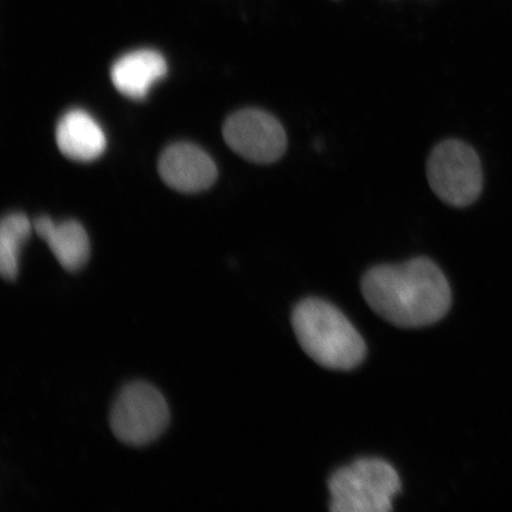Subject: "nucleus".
<instances>
[{
	"label": "nucleus",
	"mask_w": 512,
	"mask_h": 512,
	"mask_svg": "<svg viewBox=\"0 0 512 512\" xmlns=\"http://www.w3.org/2000/svg\"><path fill=\"white\" fill-rule=\"evenodd\" d=\"M361 290L377 316L402 329L438 323L452 305L445 274L427 258L370 268L363 275Z\"/></svg>",
	"instance_id": "1"
},
{
	"label": "nucleus",
	"mask_w": 512,
	"mask_h": 512,
	"mask_svg": "<svg viewBox=\"0 0 512 512\" xmlns=\"http://www.w3.org/2000/svg\"><path fill=\"white\" fill-rule=\"evenodd\" d=\"M292 326L300 347L324 368L351 370L364 361L367 345L336 306L307 298L294 307Z\"/></svg>",
	"instance_id": "2"
},
{
	"label": "nucleus",
	"mask_w": 512,
	"mask_h": 512,
	"mask_svg": "<svg viewBox=\"0 0 512 512\" xmlns=\"http://www.w3.org/2000/svg\"><path fill=\"white\" fill-rule=\"evenodd\" d=\"M401 480L394 467L379 458H363L339 469L329 479L330 510L388 512Z\"/></svg>",
	"instance_id": "3"
},
{
	"label": "nucleus",
	"mask_w": 512,
	"mask_h": 512,
	"mask_svg": "<svg viewBox=\"0 0 512 512\" xmlns=\"http://www.w3.org/2000/svg\"><path fill=\"white\" fill-rule=\"evenodd\" d=\"M426 170L434 194L448 206L470 207L482 194V163L476 150L462 140L448 139L435 146Z\"/></svg>",
	"instance_id": "4"
},
{
	"label": "nucleus",
	"mask_w": 512,
	"mask_h": 512,
	"mask_svg": "<svg viewBox=\"0 0 512 512\" xmlns=\"http://www.w3.org/2000/svg\"><path fill=\"white\" fill-rule=\"evenodd\" d=\"M170 419L163 394L152 384L137 381L121 389L111 411L110 425L121 443L143 447L162 437Z\"/></svg>",
	"instance_id": "5"
},
{
	"label": "nucleus",
	"mask_w": 512,
	"mask_h": 512,
	"mask_svg": "<svg viewBox=\"0 0 512 512\" xmlns=\"http://www.w3.org/2000/svg\"><path fill=\"white\" fill-rule=\"evenodd\" d=\"M223 138L243 159L262 165L278 162L288 145L280 121L259 108H245L230 115L223 125Z\"/></svg>",
	"instance_id": "6"
},
{
	"label": "nucleus",
	"mask_w": 512,
	"mask_h": 512,
	"mask_svg": "<svg viewBox=\"0 0 512 512\" xmlns=\"http://www.w3.org/2000/svg\"><path fill=\"white\" fill-rule=\"evenodd\" d=\"M158 171L165 184L184 194L207 190L217 178L214 160L201 147L189 143H177L165 149Z\"/></svg>",
	"instance_id": "7"
},
{
	"label": "nucleus",
	"mask_w": 512,
	"mask_h": 512,
	"mask_svg": "<svg viewBox=\"0 0 512 512\" xmlns=\"http://www.w3.org/2000/svg\"><path fill=\"white\" fill-rule=\"evenodd\" d=\"M168 74V63L156 50L131 51L115 61L111 79L118 91L132 100H144L157 82Z\"/></svg>",
	"instance_id": "8"
},
{
	"label": "nucleus",
	"mask_w": 512,
	"mask_h": 512,
	"mask_svg": "<svg viewBox=\"0 0 512 512\" xmlns=\"http://www.w3.org/2000/svg\"><path fill=\"white\" fill-rule=\"evenodd\" d=\"M56 144L67 158L88 163L102 156L107 139L104 130L91 114L75 108L64 114L57 124Z\"/></svg>",
	"instance_id": "9"
},
{
	"label": "nucleus",
	"mask_w": 512,
	"mask_h": 512,
	"mask_svg": "<svg viewBox=\"0 0 512 512\" xmlns=\"http://www.w3.org/2000/svg\"><path fill=\"white\" fill-rule=\"evenodd\" d=\"M34 229L47 242L64 270L78 272L86 266L91 255V243L86 229L78 221L55 222L48 216H40L34 221Z\"/></svg>",
	"instance_id": "10"
},
{
	"label": "nucleus",
	"mask_w": 512,
	"mask_h": 512,
	"mask_svg": "<svg viewBox=\"0 0 512 512\" xmlns=\"http://www.w3.org/2000/svg\"><path fill=\"white\" fill-rule=\"evenodd\" d=\"M34 223L21 213L5 217L0 226V273L8 281L18 277L22 248L30 238Z\"/></svg>",
	"instance_id": "11"
}]
</instances>
